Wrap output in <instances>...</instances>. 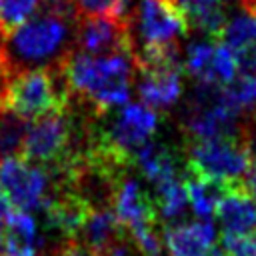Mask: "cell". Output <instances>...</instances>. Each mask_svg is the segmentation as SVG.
<instances>
[{"mask_svg":"<svg viewBox=\"0 0 256 256\" xmlns=\"http://www.w3.org/2000/svg\"><path fill=\"white\" fill-rule=\"evenodd\" d=\"M78 20L72 0H42L40 10L4 42V58L12 76L60 68L74 52Z\"/></svg>","mask_w":256,"mask_h":256,"instance_id":"6da1fadb","label":"cell"},{"mask_svg":"<svg viewBox=\"0 0 256 256\" xmlns=\"http://www.w3.org/2000/svg\"><path fill=\"white\" fill-rule=\"evenodd\" d=\"M72 100L104 116L128 104L136 64L130 54L88 56L72 52L60 66Z\"/></svg>","mask_w":256,"mask_h":256,"instance_id":"7a4b0ae2","label":"cell"},{"mask_svg":"<svg viewBox=\"0 0 256 256\" xmlns=\"http://www.w3.org/2000/svg\"><path fill=\"white\" fill-rule=\"evenodd\" d=\"M254 162L250 138H218L190 142L186 148V172L190 176L220 182L224 186L246 184Z\"/></svg>","mask_w":256,"mask_h":256,"instance_id":"3957f363","label":"cell"},{"mask_svg":"<svg viewBox=\"0 0 256 256\" xmlns=\"http://www.w3.org/2000/svg\"><path fill=\"white\" fill-rule=\"evenodd\" d=\"M72 102L62 70H28L14 74L8 88L6 110L26 122L64 112Z\"/></svg>","mask_w":256,"mask_h":256,"instance_id":"277c9868","label":"cell"},{"mask_svg":"<svg viewBox=\"0 0 256 256\" xmlns=\"http://www.w3.org/2000/svg\"><path fill=\"white\" fill-rule=\"evenodd\" d=\"M0 188L14 210L32 214L44 210L58 192L60 180L50 170L18 156L0 162Z\"/></svg>","mask_w":256,"mask_h":256,"instance_id":"5b68a950","label":"cell"},{"mask_svg":"<svg viewBox=\"0 0 256 256\" xmlns=\"http://www.w3.org/2000/svg\"><path fill=\"white\" fill-rule=\"evenodd\" d=\"M128 30L134 54L144 48L180 44L190 28L184 14L170 0H136Z\"/></svg>","mask_w":256,"mask_h":256,"instance_id":"8992f818","label":"cell"},{"mask_svg":"<svg viewBox=\"0 0 256 256\" xmlns=\"http://www.w3.org/2000/svg\"><path fill=\"white\" fill-rule=\"evenodd\" d=\"M74 52L88 56H132L128 24H122L112 18H80L76 26Z\"/></svg>","mask_w":256,"mask_h":256,"instance_id":"52a82bcc","label":"cell"},{"mask_svg":"<svg viewBox=\"0 0 256 256\" xmlns=\"http://www.w3.org/2000/svg\"><path fill=\"white\" fill-rule=\"evenodd\" d=\"M110 208L116 214L118 222L128 232H132L140 226L158 224L154 198L144 190L140 180L134 178L128 170H124L116 182Z\"/></svg>","mask_w":256,"mask_h":256,"instance_id":"ba28073f","label":"cell"},{"mask_svg":"<svg viewBox=\"0 0 256 256\" xmlns=\"http://www.w3.org/2000/svg\"><path fill=\"white\" fill-rule=\"evenodd\" d=\"M162 240L170 256H210L216 242L212 220L174 222L162 230Z\"/></svg>","mask_w":256,"mask_h":256,"instance_id":"9c48e42d","label":"cell"},{"mask_svg":"<svg viewBox=\"0 0 256 256\" xmlns=\"http://www.w3.org/2000/svg\"><path fill=\"white\" fill-rule=\"evenodd\" d=\"M222 226V234H248L256 230V202L246 184H232L224 190L214 214Z\"/></svg>","mask_w":256,"mask_h":256,"instance_id":"30bf717a","label":"cell"},{"mask_svg":"<svg viewBox=\"0 0 256 256\" xmlns=\"http://www.w3.org/2000/svg\"><path fill=\"white\" fill-rule=\"evenodd\" d=\"M136 92L140 104L150 110H166L178 102L182 96V70H156V72H138Z\"/></svg>","mask_w":256,"mask_h":256,"instance_id":"8fae6325","label":"cell"},{"mask_svg":"<svg viewBox=\"0 0 256 256\" xmlns=\"http://www.w3.org/2000/svg\"><path fill=\"white\" fill-rule=\"evenodd\" d=\"M132 162L154 188L178 178V156L162 142H146L136 150Z\"/></svg>","mask_w":256,"mask_h":256,"instance_id":"7c38bea8","label":"cell"},{"mask_svg":"<svg viewBox=\"0 0 256 256\" xmlns=\"http://www.w3.org/2000/svg\"><path fill=\"white\" fill-rule=\"evenodd\" d=\"M4 236H6L8 256H20L26 252H36L44 242L34 216L28 212H22V210L10 212L8 222L4 226Z\"/></svg>","mask_w":256,"mask_h":256,"instance_id":"4fadbf2b","label":"cell"},{"mask_svg":"<svg viewBox=\"0 0 256 256\" xmlns=\"http://www.w3.org/2000/svg\"><path fill=\"white\" fill-rule=\"evenodd\" d=\"M124 226L118 222L116 214L112 212V208H92L84 228L80 232V240L82 244H86L88 248H92L96 254L106 248L122 230Z\"/></svg>","mask_w":256,"mask_h":256,"instance_id":"5bb4252c","label":"cell"},{"mask_svg":"<svg viewBox=\"0 0 256 256\" xmlns=\"http://www.w3.org/2000/svg\"><path fill=\"white\" fill-rule=\"evenodd\" d=\"M186 184V192H188V202L194 210V214L200 220H210L216 214L218 202L224 196V190L228 186L220 184V182H212V180H202L196 176H186L184 180Z\"/></svg>","mask_w":256,"mask_h":256,"instance_id":"9a60e30c","label":"cell"},{"mask_svg":"<svg viewBox=\"0 0 256 256\" xmlns=\"http://www.w3.org/2000/svg\"><path fill=\"white\" fill-rule=\"evenodd\" d=\"M218 42L228 46L234 52L256 48V14L250 10H244V8L240 12H236L226 22Z\"/></svg>","mask_w":256,"mask_h":256,"instance_id":"2e32d148","label":"cell"},{"mask_svg":"<svg viewBox=\"0 0 256 256\" xmlns=\"http://www.w3.org/2000/svg\"><path fill=\"white\" fill-rule=\"evenodd\" d=\"M154 206L162 220L174 224V220H178L188 206L186 184L180 178H176L154 188Z\"/></svg>","mask_w":256,"mask_h":256,"instance_id":"e0dca14e","label":"cell"},{"mask_svg":"<svg viewBox=\"0 0 256 256\" xmlns=\"http://www.w3.org/2000/svg\"><path fill=\"white\" fill-rule=\"evenodd\" d=\"M28 122L10 110H0V162L22 156Z\"/></svg>","mask_w":256,"mask_h":256,"instance_id":"ac0fdd59","label":"cell"},{"mask_svg":"<svg viewBox=\"0 0 256 256\" xmlns=\"http://www.w3.org/2000/svg\"><path fill=\"white\" fill-rule=\"evenodd\" d=\"M214 42L212 40H196L186 46L184 68L186 72L202 84H214L212 80V58H214ZM220 86V84H218Z\"/></svg>","mask_w":256,"mask_h":256,"instance_id":"d6986e66","label":"cell"},{"mask_svg":"<svg viewBox=\"0 0 256 256\" xmlns=\"http://www.w3.org/2000/svg\"><path fill=\"white\" fill-rule=\"evenodd\" d=\"M42 6V0H0V28L8 38L16 28L26 24Z\"/></svg>","mask_w":256,"mask_h":256,"instance_id":"ffe728a7","label":"cell"},{"mask_svg":"<svg viewBox=\"0 0 256 256\" xmlns=\"http://www.w3.org/2000/svg\"><path fill=\"white\" fill-rule=\"evenodd\" d=\"M238 78V58L228 46L216 42L212 58V80L220 86H230Z\"/></svg>","mask_w":256,"mask_h":256,"instance_id":"44dd1931","label":"cell"},{"mask_svg":"<svg viewBox=\"0 0 256 256\" xmlns=\"http://www.w3.org/2000/svg\"><path fill=\"white\" fill-rule=\"evenodd\" d=\"M222 252L226 256H256V230L248 234H222Z\"/></svg>","mask_w":256,"mask_h":256,"instance_id":"7402d4cb","label":"cell"},{"mask_svg":"<svg viewBox=\"0 0 256 256\" xmlns=\"http://www.w3.org/2000/svg\"><path fill=\"white\" fill-rule=\"evenodd\" d=\"M228 90L238 106L250 114V110L256 106V76H240L228 86Z\"/></svg>","mask_w":256,"mask_h":256,"instance_id":"603a6c76","label":"cell"},{"mask_svg":"<svg viewBox=\"0 0 256 256\" xmlns=\"http://www.w3.org/2000/svg\"><path fill=\"white\" fill-rule=\"evenodd\" d=\"M50 256H98V254L78 240H66V242L56 244L50 250Z\"/></svg>","mask_w":256,"mask_h":256,"instance_id":"cb8c5ba5","label":"cell"},{"mask_svg":"<svg viewBox=\"0 0 256 256\" xmlns=\"http://www.w3.org/2000/svg\"><path fill=\"white\" fill-rule=\"evenodd\" d=\"M182 14L184 18L188 14H194L198 10H204V8H214V6H228V2L232 0H170Z\"/></svg>","mask_w":256,"mask_h":256,"instance_id":"d4e9b609","label":"cell"},{"mask_svg":"<svg viewBox=\"0 0 256 256\" xmlns=\"http://www.w3.org/2000/svg\"><path fill=\"white\" fill-rule=\"evenodd\" d=\"M236 58H238V74L240 76H256V48L236 52Z\"/></svg>","mask_w":256,"mask_h":256,"instance_id":"484cf974","label":"cell"},{"mask_svg":"<svg viewBox=\"0 0 256 256\" xmlns=\"http://www.w3.org/2000/svg\"><path fill=\"white\" fill-rule=\"evenodd\" d=\"M12 72L6 64L4 54H0V110H6V98H8V88H10Z\"/></svg>","mask_w":256,"mask_h":256,"instance_id":"4316f807","label":"cell"},{"mask_svg":"<svg viewBox=\"0 0 256 256\" xmlns=\"http://www.w3.org/2000/svg\"><path fill=\"white\" fill-rule=\"evenodd\" d=\"M10 212H12V206H10V202H8V198H6V194H4V192H2V188H0V230H4V226H6V222H8Z\"/></svg>","mask_w":256,"mask_h":256,"instance_id":"83f0119b","label":"cell"},{"mask_svg":"<svg viewBox=\"0 0 256 256\" xmlns=\"http://www.w3.org/2000/svg\"><path fill=\"white\" fill-rule=\"evenodd\" d=\"M246 188H248L252 200L256 202V154H254V162H252L250 174H248V178H246Z\"/></svg>","mask_w":256,"mask_h":256,"instance_id":"f1b7e54d","label":"cell"},{"mask_svg":"<svg viewBox=\"0 0 256 256\" xmlns=\"http://www.w3.org/2000/svg\"><path fill=\"white\" fill-rule=\"evenodd\" d=\"M240 4H242L244 10H250V12L256 14V0H240Z\"/></svg>","mask_w":256,"mask_h":256,"instance_id":"f546056e","label":"cell"},{"mask_svg":"<svg viewBox=\"0 0 256 256\" xmlns=\"http://www.w3.org/2000/svg\"><path fill=\"white\" fill-rule=\"evenodd\" d=\"M4 42H6V36H4L2 28H0V54H4Z\"/></svg>","mask_w":256,"mask_h":256,"instance_id":"4dcf8cb0","label":"cell"},{"mask_svg":"<svg viewBox=\"0 0 256 256\" xmlns=\"http://www.w3.org/2000/svg\"><path fill=\"white\" fill-rule=\"evenodd\" d=\"M20 256H40L38 252H26V254H20Z\"/></svg>","mask_w":256,"mask_h":256,"instance_id":"1f68e13d","label":"cell"}]
</instances>
